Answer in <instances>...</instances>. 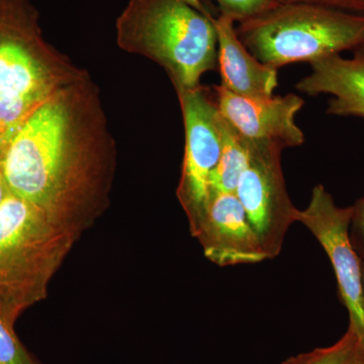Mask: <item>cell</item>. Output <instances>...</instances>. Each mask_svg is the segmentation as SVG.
Masks as SVG:
<instances>
[{
  "label": "cell",
  "mask_w": 364,
  "mask_h": 364,
  "mask_svg": "<svg viewBox=\"0 0 364 364\" xmlns=\"http://www.w3.org/2000/svg\"><path fill=\"white\" fill-rule=\"evenodd\" d=\"M176 93L186 136L177 198L191 225L207 203L210 177L221 157L223 117L210 88L200 85Z\"/></svg>",
  "instance_id": "cell-8"
},
{
  "label": "cell",
  "mask_w": 364,
  "mask_h": 364,
  "mask_svg": "<svg viewBox=\"0 0 364 364\" xmlns=\"http://www.w3.org/2000/svg\"><path fill=\"white\" fill-rule=\"evenodd\" d=\"M78 234L13 193L0 205V309L14 323L46 299Z\"/></svg>",
  "instance_id": "cell-4"
},
{
  "label": "cell",
  "mask_w": 364,
  "mask_h": 364,
  "mask_svg": "<svg viewBox=\"0 0 364 364\" xmlns=\"http://www.w3.org/2000/svg\"><path fill=\"white\" fill-rule=\"evenodd\" d=\"M215 102L222 116L246 140L272 142L287 148L299 147L305 135L296 116L305 105L304 98L289 93L270 97L250 98L214 86Z\"/></svg>",
  "instance_id": "cell-10"
},
{
  "label": "cell",
  "mask_w": 364,
  "mask_h": 364,
  "mask_svg": "<svg viewBox=\"0 0 364 364\" xmlns=\"http://www.w3.org/2000/svg\"><path fill=\"white\" fill-rule=\"evenodd\" d=\"M39 18L30 0H0V161L36 111L87 74L44 39Z\"/></svg>",
  "instance_id": "cell-2"
},
{
  "label": "cell",
  "mask_w": 364,
  "mask_h": 364,
  "mask_svg": "<svg viewBox=\"0 0 364 364\" xmlns=\"http://www.w3.org/2000/svg\"><path fill=\"white\" fill-rule=\"evenodd\" d=\"M350 364H364V349L358 346V351H356L355 356Z\"/></svg>",
  "instance_id": "cell-20"
},
{
  "label": "cell",
  "mask_w": 364,
  "mask_h": 364,
  "mask_svg": "<svg viewBox=\"0 0 364 364\" xmlns=\"http://www.w3.org/2000/svg\"><path fill=\"white\" fill-rule=\"evenodd\" d=\"M361 270H363V293H364V261H361Z\"/></svg>",
  "instance_id": "cell-21"
},
{
  "label": "cell",
  "mask_w": 364,
  "mask_h": 364,
  "mask_svg": "<svg viewBox=\"0 0 364 364\" xmlns=\"http://www.w3.org/2000/svg\"><path fill=\"white\" fill-rule=\"evenodd\" d=\"M277 4H313L364 14V0H274Z\"/></svg>",
  "instance_id": "cell-18"
},
{
  "label": "cell",
  "mask_w": 364,
  "mask_h": 364,
  "mask_svg": "<svg viewBox=\"0 0 364 364\" xmlns=\"http://www.w3.org/2000/svg\"><path fill=\"white\" fill-rule=\"evenodd\" d=\"M222 132L221 157L210 177V191L235 193L239 179L248 165V143L224 117Z\"/></svg>",
  "instance_id": "cell-13"
},
{
  "label": "cell",
  "mask_w": 364,
  "mask_h": 364,
  "mask_svg": "<svg viewBox=\"0 0 364 364\" xmlns=\"http://www.w3.org/2000/svg\"><path fill=\"white\" fill-rule=\"evenodd\" d=\"M220 14L229 16L235 23L249 20L279 6L274 0H215Z\"/></svg>",
  "instance_id": "cell-16"
},
{
  "label": "cell",
  "mask_w": 364,
  "mask_h": 364,
  "mask_svg": "<svg viewBox=\"0 0 364 364\" xmlns=\"http://www.w3.org/2000/svg\"><path fill=\"white\" fill-rule=\"evenodd\" d=\"M249 160L235 195L245 210L268 259L282 251L296 208L287 193L282 167L284 148L277 143L248 141Z\"/></svg>",
  "instance_id": "cell-6"
},
{
  "label": "cell",
  "mask_w": 364,
  "mask_h": 364,
  "mask_svg": "<svg viewBox=\"0 0 364 364\" xmlns=\"http://www.w3.org/2000/svg\"><path fill=\"white\" fill-rule=\"evenodd\" d=\"M350 239L361 261H364V198L352 205Z\"/></svg>",
  "instance_id": "cell-17"
},
{
  "label": "cell",
  "mask_w": 364,
  "mask_h": 364,
  "mask_svg": "<svg viewBox=\"0 0 364 364\" xmlns=\"http://www.w3.org/2000/svg\"><path fill=\"white\" fill-rule=\"evenodd\" d=\"M11 195V189L7 186L6 178L2 174L1 169H0V205L4 203V200Z\"/></svg>",
  "instance_id": "cell-19"
},
{
  "label": "cell",
  "mask_w": 364,
  "mask_h": 364,
  "mask_svg": "<svg viewBox=\"0 0 364 364\" xmlns=\"http://www.w3.org/2000/svg\"><path fill=\"white\" fill-rule=\"evenodd\" d=\"M116 28L119 47L161 66L176 90L217 69V32L202 0H130Z\"/></svg>",
  "instance_id": "cell-3"
},
{
  "label": "cell",
  "mask_w": 364,
  "mask_h": 364,
  "mask_svg": "<svg viewBox=\"0 0 364 364\" xmlns=\"http://www.w3.org/2000/svg\"><path fill=\"white\" fill-rule=\"evenodd\" d=\"M218 37V67L225 90L250 98L272 97L279 86V70L261 63L243 45L236 23L229 16H212Z\"/></svg>",
  "instance_id": "cell-11"
},
{
  "label": "cell",
  "mask_w": 364,
  "mask_h": 364,
  "mask_svg": "<svg viewBox=\"0 0 364 364\" xmlns=\"http://www.w3.org/2000/svg\"><path fill=\"white\" fill-rule=\"evenodd\" d=\"M310 64L312 73L296 83V90L309 97L331 95L328 114L364 117V49L351 58L334 55Z\"/></svg>",
  "instance_id": "cell-12"
},
{
  "label": "cell",
  "mask_w": 364,
  "mask_h": 364,
  "mask_svg": "<svg viewBox=\"0 0 364 364\" xmlns=\"http://www.w3.org/2000/svg\"><path fill=\"white\" fill-rule=\"evenodd\" d=\"M114 144L88 73L36 111L0 161L13 195L80 231L105 203Z\"/></svg>",
  "instance_id": "cell-1"
},
{
  "label": "cell",
  "mask_w": 364,
  "mask_h": 364,
  "mask_svg": "<svg viewBox=\"0 0 364 364\" xmlns=\"http://www.w3.org/2000/svg\"><path fill=\"white\" fill-rule=\"evenodd\" d=\"M14 324L0 309V364H39L18 339Z\"/></svg>",
  "instance_id": "cell-15"
},
{
  "label": "cell",
  "mask_w": 364,
  "mask_h": 364,
  "mask_svg": "<svg viewBox=\"0 0 364 364\" xmlns=\"http://www.w3.org/2000/svg\"><path fill=\"white\" fill-rule=\"evenodd\" d=\"M352 205L340 208L324 186L313 188L305 210H296L301 223L317 239L329 257L338 286L339 299L349 316V329L364 349V293L361 259L352 245Z\"/></svg>",
  "instance_id": "cell-7"
},
{
  "label": "cell",
  "mask_w": 364,
  "mask_h": 364,
  "mask_svg": "<svg viewBox=\"0 0 364 364\" xmlns=\"http://www.w3.org/2000/svg\"><path fill=\"white\" fill-rule=\"evenodd\" d=\"M191 230L205 257L219 267L253 264L268 259L235 193L210 191Z\"/></svg>",
  "instance_id": "cell-9"
},
{
  "label": "cell",
  "mask_w": 364,
  "mask_h": 364,
  "mask_svg": "<svg viewBox=\"0 0 364 364\" xmlns=\"http://www.w3.org/2000/svg\"><path fill=\"white\" fill-rule=\"evenodd\" d=\"M358 346V337L348 328L342 338L331 346L299 354L282 364H350Z\"/></svg>",
  "instance_id": "cell-14"
},
{
  "label": "cell",
  "mask_w": 364,
  "mask_h": 364,
  "mask_svg": "<svg viewBox=\"0 0 364 364\" xmlns=\"http://www.w3.org/2000/svg\"><path fill=\"white\" fill-rule=\"evenodd\" d=\"M249 52L272 68L364 49V14L313 4H279L236 25Z\"/></svg>",
  "instance_id": "cell-5"
}]
</instances>
